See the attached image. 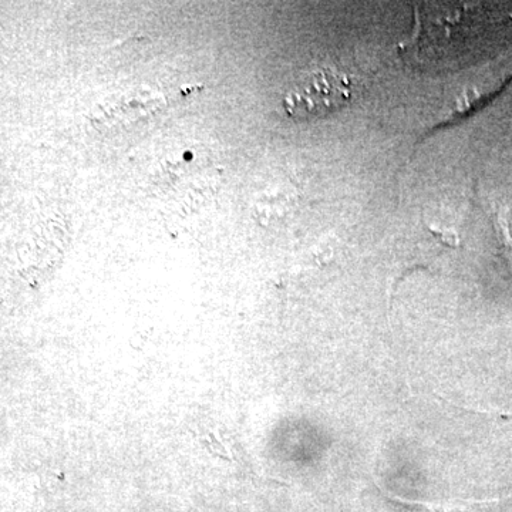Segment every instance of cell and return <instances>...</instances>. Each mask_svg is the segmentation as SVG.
Instances as JSON below:
<instances>
[{
	"label": "cell",
	"mask_w": 512,
	"mask_h": 512,
	"mask_svg": "<svg viewBox=\"0 0 512 512\" xmlns=\"http://www.w3.org/2000/svg\"><path fill=\"white\" fill-rule=\"evenodd\" d=\"M352 89L343 73L332 69H318L301 77L286 94L284 106L293 119L311 120L326 116L345 106Z\"/></svg>",
	"instance_id": "cell-1"
}]
</instances>
